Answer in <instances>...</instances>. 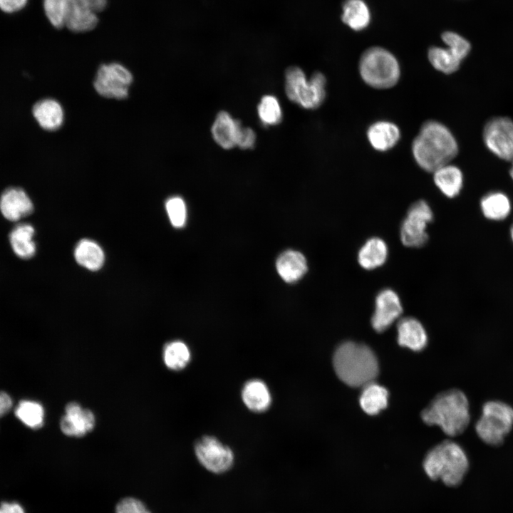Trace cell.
Wrapping results in <instances>:
<instances>
[{
	"label": "cell",
	"mask_w": 513,
	"mask_h": 513,
	"mask_svg": "<svg viewBox=\"0 0 513 513\" xmlns=\"http://www.w3.org/2000/svg\"><path fill=\"white\" fill-rule=\"evenodd\" d=\"M484 216L491 220L499 221L505 219L511 210L508 197L502 192H494L484 195L480 202Z\"/></svg>",
	"instance_id": "4316f807"
},
{
	"label": "cell",
	"mask_w": 513,
	"mask_h": 513,
	"mask_svg": "<svg viewBox=\"0 0 513 513\" xmlns=\"http://www.w3.org/2000/svg\"><path fill=\"white\" fill-rule=\"evenodd\" d=\"M115 513H151L140 500L134 497L122 499L116 505Z\"/></svg>",
	"instance_id": "e575fe53"
},
{
	"label": "cell",
	"mask_w": 513,
	"mask_h": 513,
	"mask_svg": "<svg viewBox=\"0 0 513 513\" xmlns=\"http://www.w3.org/2000/svg\"><path fill=\"white\" fill-rule=\"evenodd\" d=\"M33 114L40 126L46 130H57L63 121V108L53 99L37 102L33 108Z\"/></svg>",
	"instance_id": "ffe728a7"
},
{
	"label": "cell",
	"mask_w": 513,
	"mask_h": 513,
	"mask_svg": "<svg viewBox=\"0 0 513 513\" xmlns=\"http://www.w3.org/2000/svg\"><path fill=\"white\" fill-rule=\"evenodd\" d=\"M359 72L366 84L378 89L394 86L400 75L396 58L379 46L370 47L363 53L359 61Z\"/></svg>",
	"instance_id": "5b68a950"
},
{
	"label": "cell",
	"mask_w": 513,
	"mask_h": 513,
	"mask_svg": "<svg viewBox=\"0 0 513 513\" xmlns=\"http://www.w3.org/2000/svg\"><path fill=\"white\" fill-rule=\"evenodd\" d=\"M240 123L234 120L226 111H220L212 126V135L214 141L224 149H230L236 145Z\"/></svg>",
	"instance_id": "ac0fdd59"
},
{
	"label": "cell",
	"mask_w": 513,
	"mask_h": 513,
	"mask_svg": "<svg viewBox=\"0 0 513 513\" xmlns=\"http://www.w3.org/2000/svg\"><path fill=\"white\" fill-rule=\"evenodd\" d=\"M333 363L338 377L351 387H363L378 375V363L366 345L353 341L341 343L336 349Z\"/></svg>",
	"instance_id": "7a4b0ae2"
},
{
	"label": "cell",
	"mask_w": 513,
	"mask_h": 513,
	"mask_svg": "<svg viewBox=\"0 0 513 513\" xmlns=\"http://www.w3.org/2000/svg\"><path fill=\"white\" fill-rule=\"evenodd\" d=\"M28 0H0V9L6 13H14L22 9Z\"/></svg>",
	"instance_id": "74e56055"
},
{
	"label": "cell",
	"mask_w": 513,
	"mask_h": 513,
	"mask_svg": "<svg viewBox=\"0 0 513 513\" xmlns=\"http://www.w3.org/2000/svg\"><path fill=\"white\" fill-rule=\"evenodd\" d=\"M432 219V210L425 200H420L411 204L400 229L403 245L412 248L425 245L428 239V224Z\"/></svg>",
	"instance_id": "ba28073f"
},
{
	"label": "cell",
	"mask_w": 513,
	"mask_h": 513,
	"mask_svg": "<svg viewBox=\"0 0 513 513\" xmlns=\"http://www.w3.org/2000/svg\"><path fill=\"white\" fill-rule=\"evenodd\" d=\"M12 405L11 397L6 393L0 391V418L9 412Z\"/></svg>",
	"instance_id": "f35d334b"
},
{
	"label": "cell",
	"mask_w": 513,
	"mask_h": 513,
	"mask_svg": "<svg viewBox=\"0 0 513 513\" xmlns=\"http://www.w3.org/2000/svg\"><path fill=\"white\" fill-rule=\"evenodd\" d=\"M171 224L175 227H182L186 222L187 212L184 200L180 197L169 198L165 204Z\"/></svg>",
	"instance_id": "836d02e7"
},
{
	"label": "cell",
	"mask_w": 513,
	"mask_h": 513,
	"mask_svg": "<svg viewBox=\"0 0 513 513\" xmlns=\"http://www.w3.org/2000/svg\"><path fill=\"white\" fill-rule=\"evenodd\" d=\"M509 174H510V176H511L512 179L513 180V161H512V167H511V169H510V170H509Z\"/></svg>",
	"instance_id": "60d3db41"
},
{
	"label": "cell",
	"mask_w": 513,
	"mask_h": 513,
	"mask_svg": "<svg viewBox=\"0 0 513 513\" xmlns=\"http://www.w3.org/2000/svg\"><path fill=\"white\" fill-rule=\"evenodd\" d=\"M362 388L359 403L366 413L375 415L387 407L388 392L386 388L374 381Z\"/></svg>",
	"instance_id": "cb8c5ba5"
},
{
	"label": "cell",
	"mask_w": 513,
	"mask_h": 513,
	"mask_svg": "<svg viewBox=\"0 0 513 513\" xmlns=\"http://www.w3.org/2000/svg\"><path fill=\"white\" fill-rule=\"evenodd\" d=\"M486 147L499 158L513 161V121L495 117L487 122L483 130Z\"/></svg>",
	"instance_id": "30bf717a"
},
{
	"label": "cell",
	"mask_w": 513,
	"mask_h": 513,
	"mask_svg": "<svg viewBox=\"0 0 513 513\" xmlns=\"http://www.w3.org/2000/svg\"><path fill=\"white\" fill-rule=\"evenodd\" d=\"M95 422L94 415L90 410L83 409L78 403L72 402L66 407L60 427L68 436L81 437L93 430Z\"/></svg>",
	"instance_id": "4fadbf2b"
},
{
	"label": "cell",
	"mask_w": 513,
	"mask_h": 513,
	"mask_svg": "<svg viewBox=\"0 0 513 513\" xmlns=\"http://www.w3.org/2000/svg\"><path fill=\"white\" fill-rule=\"evenodd\" d=\"M70 0H43L45 14L53 26L61 28L65 26Z\"/></svg>",
	"instance_id": "1f68e13d"
},
{
	"label": "cell",
	"mask_w": 513,
	"mask_h": 513,
	"mask_svg": "<svg viewBox=\"0 0 513 513\" xmlns=\"http://www.w3.org/2000/svg\"><path fill=\"white\" fill-rule=\"evenodd\" d=\"M34 228L29 224L16 225L9 234V241L14 252L21 259H29L36 253L33 241Z\"/></svg>",
	"instance_id": "7402d4cb"
},
{
	"label": "cell",
	"mask_w": 513,
	"mask_h": 513,
	"mask_svg": "<svg viewBox=\"0 0 513 513\" xmlns=\"http://www.w3.org/2000/svg\"><path fill=\"white\" fill-rule=\"evenodd\" d=\"M33 210V203L21 188L6 189L0 197V211L8 220L16 222L29 215Z\"/></svg>",
	"instance_id": "5bb4252c"
},
{
	"label": "cell",
	"mask_w": 513,
	"mask_h": 513,
	"mask_svg": "<svg viewBox=\"0 0 513 513\" xmlns=\"http://www.w3.org/2000/svg\"><path fill=\"white\" fill-rule=\"evenodd\" d=\"M257 111L264 125H274L281 120L282 112L280 104L273 95L264 96L258 105Z\"/></svg>",
	"instance_id": "4dcf8cb0"
},
{
	"label": "cell",
	"mask_w": 513,
	"mask_h": 513,
	"mask_svg": "<svg viewBox=\"0 0 513 513\" xmlns=\"http://www.w3.org/2000/svg\"><path fill=\"white\" fill-rule=\"evenodd\" d=\"M242 400L251 410L262 412L266 410L271 403V395L266 384L259 380L248 381L244 386Z\"/></svg>",
	"instance_id": "d4e9b609"
},
{
	"label": "cell",
	"mask_w": 513,
	"mask_h": 513,
	"mask_svg": "<svg viewBox=\"0 0 513 513\" xmlns=\"http://www.w3.org/2000/svg\"><path fill=\"white\" fill-rule=\"evenodd\" d=\"M285 91L288 98L306 109L319 107L326 97V78L315 72L309 81L299 67L291 66L286 71Z\"/></svg>",
	"instance_id": "52a82bcc"
},
{
	"label": "cell",
	"mask_w": 513,
	"mask_h": 513,
	"mask_svg": "<svg viewBox=\"0 0 513 513\" xmlns=\"http://www.w3.org/2000/svg\"><path fill=\"white\" fill-rule=\"evenodd\" d=\"M74 256L80 265L91 271L100 269L105 258L100 247L95 242L86 239L78 243Z\"/></svg>",
	"instance_id": "484cf974"
},
{
	"label": "cell",
	"mask_w": 513,
	"mask_h": 513,
	"mask_svg": "<svg viewBox=\"0 0 513 513\" xmlns=\"http://www.w3.org/2000/svg\"><path fill=\"white\" fill-rule=\"evenodd\" d=\"M195 454L201 465L214 473H222L233 464L232 450L213 437L201 438L195 445Z\"/></svg>",
	"instance_id": "8fae6325"
},
{
	"label": "cell",
	"mask_w": 513,
	"mask_h": 513,
	"mask_svg": "<svg viewBox=\"0 0 513 513\" xmlns=\"http://www.w3.org/2000/svg\"><path fill=\"white\" fill-rule=\"evenodd\" d=\"M513 428V408L501 400H489L482 407L475 423V432L485 444L497 447L503 444Z\"/></svg>",
	"instance_id": "8992f818"
},
{
	"label": "cell",
	"mask_w": 513,
	"mask_h": 513,
	"mask_svg": "<svg viewBox=\"0 0 513 513\" xmlns=\"http://www.w3.org/2000/svg\"><path fill=\"white\" fill-rule=\"evenodd\" d=\"M388 249L385 242L379 237L368 239L360 248L357 259L364 269L372 270L381 266L387 260Z\"/></svg>",
	"instance_id": "d6986e66"
},
{
	"label": "cell",
	"mask_w": 513,
	"mask_h": 513,
	"mask_svg": "<svg viewBox=\"0 0 513 513\" xmlns=\"http://www.w3.org/2000/svg\"><path fill=\"white\" fill-rule=\"evenodd\" d=\"M276 267L279 275L287 283H293L301 279L307 271V262L299 252L287 250L277 259Z\"/></svg>",
	"instance_id": "e0dca14e"
},
{
	"label": "cell",
	"mask_w": 513,
	"mask_h": 513,
	"mask_svg": "<svg viewBox=\"0 0 513 513\" xmlns=\"http://www.w3.org/2000/svg\"><path fill=\"white\" fill-rule=\"evenodd\" d=\"M342 9L343 22L353 31L363 30L369 25L370 11L363 0H346Z\"/></svg>",
	"instance_id": "603a6c76"
},
{
	"label": "cell",
	"mask_w": 513,
	"mask_h": 513,
	"mask_svg": "<svg viewBox=\"0 0 513 513\" xmlns=\"http://www.w3.org/2000/svg\"><path fill=\"white\" fill-rule=\"evenodd\" d=\"M398 343L414 351L423 350L427 345L428 336L423 324L413 317L400 318L397 323Z\"/></svg>",
	"instance_id": "9a60e30c"
},
{
	"label": "cell",
	"mask_w": 513,
	"mask_h": 513,
	"mask_svg": "<svg viewBox=\"0 0 513 513\" xmlns=\"http://www.w3.org/2000/svg\"><path fill=\"white\" fill-rule=\"evenodd\" d=\"M402 313L403 306L398 294L391 289H383L375 296L371 325L375 331L383 332L400 318Z\"/></svg>",
	"instance_id": "7c38bea8"
},
{
	"label": "cell",
	"mask_w": 513,
	"mask_h": 513,
	"mask_svg": "<svg viewBox=\"0 0 513 513\" xmlns=\"http://www.w3.org/2000/svg\"><path fill=\"white\" fill-rule=\"evenodd\" d=\"M433 173L435 184L443 195L452 198L460 193L463 185V175L457 167L447 164Z\"/></svg>",
	"instance_id": "44dd1931"
},
{
	"label": "cell",
	"mask_w": 513,
	"mask_h": 513,
	"mask_svg": "<svg viewBox=\"0 0 513 513\" xmlns=\"http://www.w3.org/2000/svg\"><path fill=\"white\" fill-rule=\"evenodd\" d=\"M510 235H511L512 239L513 241V224H512V226L511 227Z\"/></svg>",
	"instance_id": "b9f144b4"
},
{
	"label": "cell",
	"mask_w": 513,
	"mask_h": 513,
	"mask_svg": "<svg viewBox=\"0 0 513 513\" xmlns=\"http://www.w3.org/2000/svg\"><path fill=\"white\" fill-rule=\"evenodd\" d=\"M421 417L426 424L438 425L446 435L457 436L467 429L470 421L468 399L460 390H446L432 399Z\"/></svg>",
	"instance_id": "3957f363"
},
{
	"label": "cell",
	"mask_w": 513,
	"mask_h": 513,
	"mask_svg": "<svg viewBox=\"0 0 513 513\" xmlns=\"http://www.w3.org/2000/svg\"><path fill=\"white\" fill-rule=\"evenodd\" d=\"M132 81L131 73L121 64H103L98 70L94 88L102 96L123 99L128 96Z\"/></svg>",
	"instance_id": "9c48e42d"
},
{
	"label": "cell",
	"mask_w": 513,
	"mask_h": 513,
	"mask_svg": "<svg viewBox=\"0 0 513 513\" xmlns=\"http://www.w3.org/2000/svg\"><path fill=\"white\" fill-rule=\"evenodd\" d=\"M412 152L422 169L434 172L455 157L458 145L445 125L436 120H428L423 124L413 141Z\"/></svg>",
	"instance_id": "6da1fadb"
},
{
	"label": "cell",
	"mask_w": 513,
	"mask_h": 513,
	"mask_svg": "<svg viewBox=\"0 0 513 513\" xmlns=\"http://www.w3.org/2000/svg\"><path fill=\"white\" fill-rule=\"evenodd\" d=\"M367 138L374 149L387 151L397 144L400 138V131L393 123L378 121L369 126Z\"/></svg>",
	"instance_id": "2e32d148"
},
{
	"label": "cell",
	"mask_w": 513,
	"mask_h": 513,
	"mask_svg": "<svg viewBox=\"0 0 513 513\" xmlns=\"http://www.w3.org/2000/svg\"><path fill=\"white\" fill-rule=\"evenodd\" d=\"M428 56L436 70L446 74L457 71L462 62L447 48L432 46L428 50Z\"/></svg>",
	"instance_id": "f1b7e54d"
},
{
	"label": "cell",
	"mask_w": 513,
	"mask_h": 513,
	"mask_svg": "<svg viewBox=\"0 0 513 513\" xmlns=\"http://www.w3.org/2000/svg\"><path fill=\"white\" fill-rule=\"evenodd\" d=\"M70 4L98 14L105 9L108 0H70Z\"/></svg>",
	"instance_id": "d590c367"
},
{
	"label": "cell",
	"mask_w": 513,
	"mask_h": 513,
	"mask_svg": "<svg viewBox=\"0 0 513 513\" xmlns=\"http://www.w3.org/2000/svg\"><path fill=\"white\" fill-rule=\"evenodd\" d=\"M16 417L26 427L38 429L44 421V409L38 402L28 400L20 401L15 408Z\"/></svg>",
	"instance_id": "83f0119b"
},
{
	"label": "cell",
	"mask_w": 513,
	"mask_h": 513,
	"mask_svg": "<svg viewBox=\"0 0 513 513\" xmlns=\"http://www.w3.org/2000/svg\"><path fill=\"white\" fill-rule=\"evenodd\" d=\"M0 513H25L22 507L16 502H4L0 505Z\"/></svg>",
	"instance_id": "ab89813d"
},
{
	"label": "cell",
	"mask_w": 513,
	"mask_h": 513,
	"mask_svg": "<svg viewBox=\"0 0 513 513\" xmlns=\"http://www.w3.org/2000/svg\"><path fill=\"white\" fill-rule=\"evenodd\" d=\"M442 40L447 45V48L461 61L470 51L471 46L469 41L455 32H444L442 34Z\"/></svg>",
	"instance_id": "d6a6232c"
},
{
	"label": "cell",
	"mask_w": 513,
	"mask_h": 513,
	"mask_svg": "<svg viewBox=\"0 0 513 513\" xmlns=\"http://www.w3.org/2000/svg\"><path fill=\"white\" fill-rule=\"evenodd\" d=\"M423 468L430 479H439L445 484L455 487L464 479L469 468V460L460 445L446 440L428 452Z\"/></svg>",
	"instance_id": "277c9868"
},
{
	"label": "cell",
	"mask_w": 513,
	"mask_h": 513,
	"mask_svg": "<svg viewBox=\"0 0 513 513\" xmlns=\"http://www.w3.org/2000/svg\"><path fill=\"white\" fill-rule=\"evenodd\" d=\"M190 359V352L187 345L180 341H172L164 348L163 360L167 368L175 370L184 368Z\"/></svg>",
	"instance_id": "f546056e"
},
{
	"label": "cell",
	"mask_w": 513,
	"mask_h": 513,
	"mask_svg": "<svg viewBox=\"0 0 513 513\" xmlns=\"http://www.w3.org/2000/svg\"><path fill=\"white\" fill-rule=\"evenodd\" d=\"M256 141V135L254 130L249 128H242L239 130L236 145L242 149H249L253 147Z\"/></svg>",
	"instance_id": "8d00e7d4"
}]
</instances>
